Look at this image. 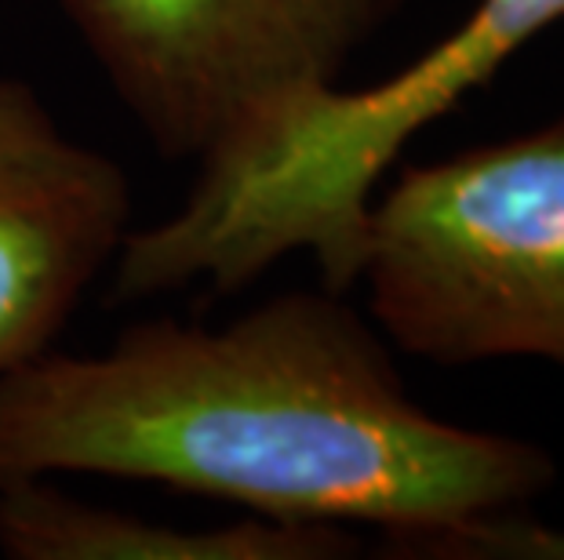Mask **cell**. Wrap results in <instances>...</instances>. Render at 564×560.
<instances>
[{
    "label": "cell",
    "mask_w": 564,
    "mask_h": 560,
    "mask_svg": "<svg viewBox=\"0 0 564 560\" xmlns=\"http://www.w3.org/2000/svg\"><path fill=\"white\" fill-rule=\"evenodd\" d=\"M557 459L419 408L382 331L343 292H292L226 328L172 320L102 353L0 375V487L117 476L288 524H371L393 553L524 514Z\"/></svg>",
    "instance_id": "obj_1"
},
{
    "label": "cell",
    "mask_w": 564,
    "mask_h": 560,
    "mask_svg": "<svg viewBox=\"0 0 564 560\" xmlns=\"http://www.w3.org/2000/svg\"><path fill=\"white\" fill-rule=\"evenodd\" d=\"M564 22V0H477L459 26L371 88H314L200 161L172 216L131 230L113 262L117 299L208 284L234 292L306 252L324 288L357 284L376 189L419 131L485 88Z\"/></svg>",
    "instance_id": "obj_2"
},
{
    "label": "cell",
    "mask_w": 564,
    "mask_h": 560,
    "mask_svg": "<svg viewBox=\"0 0 564 560\" xmlns=\"http://www.w3.org/2000/svg\"><path fill=\"white\" fill-rule=\"evenodd\" d=\"M357 284L408 356L564 367V113L382 183Z\"/></svg>",
    "instance_id": "obj_3"
},
{
    "label": "cell",
    "mask_w": 564,
    "mask_h": 560,
    "mask_svg": "<svg viewBox=\"0 0 564 560\" xmlns=\"http://www.w3.org/2000/svg\"><path fill=\"white\" fill-rule=\"evenodd\" d=\"M153 146L212 157L339 85L404 0H58Z\"/></svg>",
    "instance_id": "obj_4"
},
{
    "label": "cell",
    "mask_w": 564,
    "mask_h": 560,
    "mask_svg": "<svg viewBox=\"0 0 564 560\" xmlns=\"http://www.w3.org/2000/svg\"><path fill=\"white\" fill-rule=\"evenodd\" d=\"M131 233L121 164L0 74V375L55 350Z\"/></svg>",
    "instance_id": "obj_5"
},
{
    "label": "cell",
    "mask_w": 564,
    "mask_h": 560,
    "mask_svg": "<svg viewBox=\"0 0 564 560\" xmlns=\"http://www.w3.org/2000/svg\"><path fill=\"white\" fill-rule=\"evenodd\" d=\"M361 539L332 524L237 517L183 528L128 509L95 506L52 481L0 487V553L11 560H335Z\"/></svg>",
    "instance_id": "obj_6"
},
{
    "label": "cell",
    "mask_w": 564,
    "mask_h": 560,
    "mask_svg": "<svg viewBox=\"0 0 564 560\" xmlns=\"http://www.w3.org/2000/svg\"><path fill=\"white\" fill-rule=\"evenodd\" d=\"M434 560H564V528H550L528 514L474 524L426 550Z\"/></svg>",
    "instance_id": "obj_7"
}]
</instances>
